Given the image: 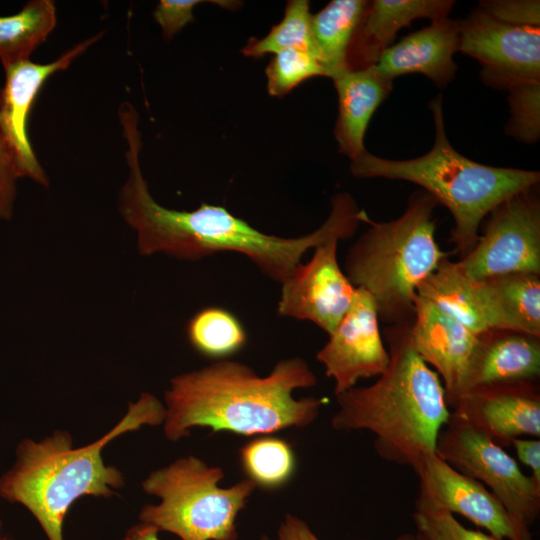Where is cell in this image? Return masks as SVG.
Returning a JSON list of instances; mask_svg holds the SVG:
<instances>
[{"label": "cell", "instance_id": "1", "mask_svg": "<svg viewBox=\"0 0 540 540\" xmlns=\"http://www.w3.org/2000/svg\"><path fill=\"white\" fill-rule=\"evenodd\" d=\"M126 140L128 177L120 190L118 208L135 231L140 255L163 253L184 261H197L222 252L247 257L268 278L279 282L291 273L302 257L332 237H352L369 219L347 192L331 198V211L313 232L294 238L266 234L236 217L225 207L202 203L197 209H169L151 195L144 179L140 153L139 115L133 109L119 113Z\"/></svg>", "mask_w": 540, "mask_h": 540}, {"label": "cell", "instance_id": "2", "mask_svg": "<svg viewBox=\"0 0 540 540\" xmlns=\"http://www.w3.org/2000/svg\"><path fill=\"white\" fill-rule=\"evenodd\" d=\"M316 384L315 374L299 357L280 360L266 376L241 362L217 360L171 379L165 391L164 434L177 441L193 427L244 436L304 428L317 419L328 400L296 399L292 393Z\"/></svg>", "mask_w": 540, "mask_h": 540}, {"label": "cell", "instance_id": "3", "mask_svg": "<svg viewBox=\"0 0 540 540\" xmlns=\"http://www.w3.org/2000/svg\"><path fill=\"white\" fill-rule=\"evenodd\" d=\"M412 321L386 327V369L373 384L336 395L331 425L337 431L371 432L380 458L415 470L435 453L451 410L439 376L412 347Z\"/></svg>", "mask_w": 540, "mask_h": 540}, {"label": "cell", "instance_id": "4", "mask_svg": "<svg viewBox=\"0 0 540 540\" xmlns=\"http://www.w3.org/2000/svg\"><path fill=\"white\" fill-rule=\"evenodd\" d=\"M164 405L142 393L125 417L96 442L73 448L65 431L35 442L23 440L14 467L0 479V496L24 505L37 519L48 540H63V521L70 506L85 495L109 497L124 484L122 473L106 466L102 450L117 436L144 425H160Z\"/></svg>", "mask_w": 540, "mask_h": 540}, {"label": "cell", "instance_id": "5", "mask_svg": "<svg viewBox=\"0 0 540 540\" xmlns=\"http://www.w3.org/2000/svg\"><path fill=\"white\" fill-rule=\"evenodd\" d=\"M442 98L439 94L429 103L435 127L429 152L413 159L391 160L367 151L351 161L350 171L359 178L412 182L428 192L451 213L454 226L449 242L464 257L476 245L488 213L503 200L538 186L540 173L485 165L460 154L446 134Z\"/></svg>", "mask_w": 540, "mask_h": 540}, {"label": "cell", "instance_id": "6", "mask_svg": "<svg viewBox=\"0 0 540 540\" xmlns=\"http://www.w3.org/2000/svg\"><path fill=\"white\" fill-rule=\"evenodd\" d=\"M438 205L425 190L414 191L399 217L370 220L347 251L345 275L371 295L387 326L413 320L419 285L447 258L435 238Z\"/></svg>", "mask_w": 540, "mask_h": 540}, {"label": "cell", "instance_id": "7", "mask_svg": "<svg viewBox=\"0 0 540 540\" xmlns=\"http://www.w3.org/2000/svg\"><path fill=\"white\" fill-rule=\"evenodd\" d=\"M223 478L222 468L192 455L151 472L143 490L161 501L141 509V523L181 540H238L236 520L256 485L246 478L223 488Z\"/></svg>", "mask_w": 540, "mask_h": 540}, {"label": "cell", "instance_id": "8", "mask_svg": "<svg viewBox=\"0 0 540 540\" xmlns=\"http://www.w3.org/2000/svg\"><path fill=\"white\" fill-rule=\"evenodd\" d=\"M435 453L460 473L482 483L509 513L530 527L540 513V485L522 472L503 447L452 411Z\"/></svg>", "mask_w": 540, "mask_h": 540}, {"label": "cell", "instance_id": "9", "mask_svg": "<svg viewBox=\"0 0 540 540\" xmlns=\"http://www.w3.org/2000/svg\"><path fill=\"white\" fill-rule=\"evenodd\" d=\"M538 186L493 208L481 223L476 245L457 264L469 277L530 272L540 274V199Z\"/></svg>", "mask_w": 540, "mask_h": 540}, {"label": "cell", "instance_id": "10", "mask_svg": "<svg viewBox=\"0 0 540 540\" xmlns=\"http://www.w3.org/2000/svg\"><path fill=\"white\" fill-rule=\"evenodd\" d=\"M459 21V51L479 62L485 85L508 92L540 82V27L509 25L478 8Z\"/></svg>", "mask_w": 540, "mask_h": 540}, {"label": "cell", "instance_id": "11", "mask_svg": "<svg viewBox=\"0 0 540 540\" xmlns=\"http://www.w3.org/2000/svg\"><path fill=\"white\" fill-rule=\"evenodd\" d=\"M332 237L314 248L307 263L300 262L281 283L277 313L306 320L330 334L349 310L356 292L342 271Z\"/></svg>", "mask_w": 540, "mask_h": 540}, {"label": "cell", "instance_id": "12", "mask_svg": "<svg viewBox=\"0 0 540 540\" xmlns=\"http://www.w3.org/2000/svg\"><path fill=\"white\" fill-rule=\"evenodd\" d=\"M102 35L100 32L74 45L53 62L39 64L26 60L4 69L5 83L0 87V133L12 154L19 178H29L44 187L49 185L28 136L30 110L46 80L66 70Z\"/></svg>", "mask_w": 540, "mask_h": 540}, {"label": "cell", "instance_id": "13", "mask_svg": "<svg viewBox=\"0 0 540 540\" xmlns=\"http://www.w3.org/2000/svg\"><path fill=\"white\" fill-rule=\"evenodd\" d=\"M379 321L373 298L357 287L349 310L316 354L326 376L335 382V396L355 387L361 379L378 377L386 369L389 353Z\"/></svg>", "mask_w": 540, "mask_h": 540}, {"label": "cell", "instance_id": "14", "mask_svg": "<svg viewBox=\"0 0 540 540\" xmlns=\"http://www.w3.org/2000/svg\"><path fill=\"white\" fill-rule=\"evenodd\" d=\"M420 488L433 503L484 528L498 540H533L518 521L482 483L468 477L436 453L427 455L414 470Z\"/></svg>", "mask_w": 540, "mask_h": 540}, {"label": "cell", "instance_id": "15", "mask_svg": "<svg viewBox=\"0 0 540 540\" xmlns=\"http://www.w3.org/2000/svg\"><path fill=\"white\" fill-rule=\"evenodd\" d=\"M501 447L540 437L539 380L486 384L462 393L451 408Z\"/></svg>", "mask_w": 540, "mask_h": 540}, {"label": "cell", "instance_id": "16", "mask_svg": "<svg viewBox=\"0 0 540 540\" xmlns=\"http://www.w3.org/2000/svg\"><path fill=\"white\" fill-rule=\"evenodd\" d=\"M413 349L439 376L449 408L462 393L464 379L477 341V335L417 296L410 326Z\"/></svg>", "mask_w": 540, "mask_h": 540}, {"label": "cell", "instance_id": "17", "mask_svg": "<svg viewBox=\"0 0 540 540\" xmlns=\"http://www.w3.org/2000/svg\"><path fill=\"white\" fill-rule=\"evenodd\" d=\"M460 21L449 17L431 23L388 47L374 65L389 81L410 73H420L437 87H446L454 78L459 51Z\"/></svg>", "mask_w": 540, "mask_h": 540}, {"label": "cell", "instance_id": "18", "mask_svg": "<svg viewBox=\"0 0 540 540\" xmlns=\"http://www.w3.org/2000/svg\"><path fill=\"white\" fill-rule=\"evenodd\" d=\"M453 0H373L352 38L345 70L374 66L405 26L419 18L431 21L448 17Z\"/></svg>", "mask_w": 540, "mask_h": 540}, {"label": "cell", "instance_id": "19", "mask_svg": "<svg viewBox=\"0 0 540 540\" xmlns=\"http://www.w3.org/2000/svg\"><path fill=\"white\" fill-rule=\"evenodd\" d=\"M539 377L540 337L488 329L477 335L462 393L481 385L539 380Z\"/></svg>", "mask_w": 540, "mask_h": 540}, {"label": "cell", "instance_id": "20", "mask_svg": "<svg viewBox=\"0 0 540 540\" xmlns=\"http://www.w3.org/2000/svg\"><path fill=\"white\" fill-rule=\"evenodd\" d=\"M332 80L338 95L334 136L339 151L352 161L367 152L364 136L368 124L392 91L393 82L382 78L374 66L345 70Z\"/></svg>", "mask_w": 540, "mask_h": 540}, {"label": "cell", "instance_id": "21", "mask_svg": "<svg viewBox=\"0 0 540 540\" xmlns=\"http://www.w3.org/2000/svg\"><path fill=\"white\" fill-rule=\"evenodd\" d=\"M479 283L491 329L540 337V274L510 273Z\"/></svg>", "mask_w": 540, "mask_h": 540}, {"label": "cell", "instance_id": "22", "mask_svg": "<svg viewBox=\"0 0 540 540\" xmlns=\"http://www.w3.org/2000/svg\"><path fill=\"white\" fill-rule=\"evenodd\" d=\"M417 296L430 301L476 335L490 329L479 281L464 273L457 261L445 258L419 285Z\"/></svg>", "mask_w": 540, "mask_h": 540}, {"label": "cell", "instance_id": "23", "mask_svg": "<svg viewBox=\"0 0 540 540\" xmlns=\"http://www.w3.org/2000/svg\"><path fill=\"white\" fill-rule=\"evenodd\" d=\"M367 0H332L311 17V33L326 77L345 71L346 55Z\"/></svg>", "mask_w": 540, "mask_h": 540}, {"label": "cell", "instance_id": "24", "mask_svg": "<svg viewBox=\"0 0 540 540\" xmlns=\"http://www.w3.org/2000/svg\"><path fill=\"white\" fill-rule=\"evenodd\" d=\"M56 25L51 0H31L16 14L0 16V61L3 68L30 60Z\"/></svg>", "mask_w": 540, "mask_h": 540}, {"label": "cell", "instance_id": "25", "mask_svg": "<svg viewBox=\"0 0 540 540\" xmlns=\"http://www.w3.org/2000/svg\"><path fill=\"white\" fill-rule=\"evenodd\" d=\"M187 337L197 352L218 360L236 354L247 342V333L239 319L219 307L198 311L187 324Z\"/></svg>", "mask_w": 540, "mask_h": 540}, {"label": "cell", "instance_id": "26", "mask_svg": "<svg viewBox=\"0 0 540 540\" xmlns=\"http://www.w3.org/2000/svg\"><path fill=\"white\" fill-rule=\"evenodd\" d=\"M241 466L256 487L277 489L294 475L296 458L284 439L260 435L248 441L239 451Z\"/></svg>", "mask_w": 540, "mask_h": 540}, {"label": "cell", "instance_id": "27", "mask_svg": "<svg viewBox=\"0 0 540 540\" xmlns=\"http://www.w3.org/2000/svg\"><path fill=\"white\" fill-rule=\"evenodd\" d=\"M311 17L308 0H290L282 20L263 38H250L241 52L245 56L259 58L286 49H302L318 57L311 33Z\"/></svg>", "mask_w": 540, "mask_h": 540}, {"label": "cell", "instance_id": "28", "mask_svg": "<svg viewBox=\"0 0 540 540\" xmlns=\"http://www.w3.org/2000/svg\"><path fill=\"white\" fill-rule=\"evenodd\" d=\"M269 95L282 97L303 81L326 76L318 57L311 51L286 49L274 54L265 69Z\"/></svg>", "mask_w": 540, "mask_h": 540}, {"label": "cell", "instance_id": "29", "mask_svg": "<svg viewBox=\"0 0 540 540\" xmlns=\"http://www.w3.org/2000/svg\"><path fill=\"white\" fill-rule=\"evenodd\" d=\"M413 522L424 540H498L490 534L464 527L455 516L433 503L419 490Z\"/></svg>", "mask_w": 540, "mask_h": 540}, {"label": "cell", "instance_id": "30", "mask_svg": "<svg viewBox=\"0 0 540 540\" xmlns=\"http://www.w3.org/2000/svg\"><path fill=\"white\" fill-rule=\"evenodd\" d=\"M510 118L505 133L517 141L532 144L540 137V82L508 91Z\"/></svg>", "mask_w": 540, "mask_h": 540}, {"label": "cell", "instance_id": "31", "mask_svg": "<svg viewBox=\"0 0 540 540\" xmlns=\"http://www.w3.org/2000/svg\"><path fill=\"white\" fill-rule=\"evenodd\" d=\"M478 9L509 25L540 27L539 0H485Z\"/></svg>", "mask_w": 540, "mask_h": 540}, {"label": "cell", "instance_id": "32", "mask_svg": "<svg viewBox=\"0 0 540 540\" xmlns=\"http://www.w3.org/2000/svg\"><path fill=\"white\" fill-rule=\"evenodd\" d=\"M203 1L200 0H161L153 12L163 37L173 38L187 24L194 20L193 10Z\"/></svg>", "mask_w": 540, "mask_h": 540}, {"label": "cell", "instance_id": "33", "mask_svg": "<svg viewBox=\"0 0 540 540\" xmlns=\"http://www.w3.org/2000/svg\"><path fill=\"white\" fill-rule=\"evenodd\" d=\"M19 179L12 154L0 133V219H11Z\"/></svg>", "mask_w": 540, "mask_h": 540}, {"label": "cell", "instance_id": "34", "mask_svg": "<svg viewBox=\"0 0 540 540\" xmlns=\"http://www.w3.org/2000/svg\"><path fill=\"white\" fill-rule=\"evenodd\" d=\"M274 540H320L310 526L301 518L286 514L280 522ZM397 540H415V534H402Z\"/></svg>", "mask_w": 540, "mask_h": 540}, {"label": "cell", "instance_id": "35", "mask_svg": "<svg viewBox=\"0 0 540 540\" xmlns=\"http://www.w3.org/2000/svg\"><path fill=\"white\" fill-rule=\"evenodd\" d=\"M514 447L519 460L532 471V479L540 485V440L539 438H515Z\"/></svg>", "mask_w": 540, "mask_h": 540}, {"label": "cell", "instance_id": "36", "mask_svg": "<svg viewBox=\"0 0 540 540\" xmlns=\"http://www.w3.org/2000/svg\"><path fill=\"white\" fill-rule=\"evenodd\" d=\"M158 533L152 526L140 522L131 527L122 540H160Z\"/></svg>", "mask_w": 540, "mask_h": 540}, {"label": "cell", "instance_id": "37", "mask_svg": "<svg viewBox=\"0 0 540 540\" xmlns=\"http://www.w3.org/2000/svg\"><path fill=\"white\" fill-rule=\"evenodd\" d=\"M259 540H272L270 539L269 537H267L266 535H263L259 538Z\"/></svg>", "mask_w": 540, "mask_h": 540}, {"label": "cell", "instance_id": "38", "mask_svg": "<svg viewBox=\"0 0 540 540\" xmlns=\"http://www.w3.org/2000/svg\"><path fill=\"white\" fill-rule=\"evenodd\" d=\"M415 540H424V539L420 537L418 534H415Z\"/></svg>", "mask_w": 540, "mask_h": 540}]
</instances>
